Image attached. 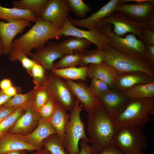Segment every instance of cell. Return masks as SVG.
Wrapping results in <instances>:
<instances>
[{"label": "cell", "mask_w": 154, "mask_h": 154, "mask_svg": "<svg viewBox=\"0 0 154 154\" xmlns=\"http://www.w3.org/2000/svg\"><path fill=\"white\" fill-rule=\"evenodd\" d=\"M55 103L50 97L47 102L41 108L39 113L42 118L49 119L53 113Z\"/></svg>", "instance_id": "cell-38"}, {"label": "cell", "mask_w": 154, "mask_h": 154, "mask_svg": "<svg viewBox=\"0 0 154 154\" xmlns=\"http://www.w3.org/2000/svg\"><path fill=\"white\" fill-rule=\"evenodd\" d=\"M42 147L51 154H67L63 143L56 133L51 135L45 139Z\"/></svg>", "instance_id": "cell-31"}, {"label": "cell", "mask_w": 154, "mask_h": 154, "mask_svg": "<svg viewBox=\"0 0 154 154\" xmlns=\"http://www.w3.org/2000/svg\"><path fill=\"white\" fill-rule=\"evenodd\" d=\"M122 92L130 99L154 98V82L138 84Z\"/></svg>", "instance_id": "cell-28"}, {"label": "cell", "mask_w": 154, "mask_h": 154, "mask_svg": "<svg viewBox=\"0 0 154 154\" xmlns=\"http://www.w3.org/2000/svg\"><path fill=\"white\" fill-rule=\"evenodd\" d=\"M81 57V54L77 52L75 54L65 55L58 62L54 63L52 69L76 67L79 64Z\"/></svg>", "instance_id": "cell-32"}, {"label": "cell", "mask_w": 154, "mask_h": 154, "mask_svg": "<svg viewBox=\"0 0 154 154\" xmlns=\"http://www.w3.org/2000/svg\"><path fill=\"white\" fill-rule=\"evenodd\" d=\"M143 41L146 45H154V31L147 28L145 29L143 31Z\"/></svg>", "instance_id": "cell-40"}, {"label": "cell", "mask_w": 154, "mask_h": 154, "mask_svg": "<svg viewBox=\"0 0 154 154\" xmlns=\"http://www.w3.org/2000/svg\"><path fill=\"white\" fill-rule=\"evenodd\" d=\"M16 109L2 105L0 106V123L12 114Z\"/></svg>", "instance_id": "cell-43"}, {"label": "cell", "mask_w": 154, "mask_h": 154, "mask_svg": "<svg viewBox=\"0 0 154 154\" xmlns=\"http://www.w3.org/2000/svg\"><path fill=\"white\" fill-rule=\"evenodd\" d=\"M12 85L11 81L8 79L2 80L0 82V88L1 90L4 91Z\"/></svg>", "instance_id": "cell-45"}, {"label": "cell", "mask_w": 154, "mask_h": 154, "mask_svg": "<svg viewBox=\"0 0 154 154\" xmlns=\"http://www.w3.org/2000/svg\"><path fill=\"white\" fill-rule=\"evenodd\" d=\"M88 77L101 80L106 83L110 89H113L118 74L112 66L103 62L88 66Z\"/></svg>", "instance_id": "cell-20"}, {"label": "cell", "mask_w": 154, "mask_h": 154, "mask_svg": "<svg viewBox=\"0 0 154 154\" xmlns=\"http://www.w3.org/2000/svg\"><path fill=\"white\" fill-rule=\"evenodd\" d=\"M18 60L21 63L22 66L29 74L31 71L33 66L36 63L32 59L29 58L27 55L24 54L19 55L16 58V61Z\"/></svg>", "instance_id": "cell-39"}, {"label": "cell", "mask_w": 154, "mask_h": 154, "mask_svg": "<svg viewBox=\"0 0 154 154\" xmlns=\"http://www.w3.org/2000/svg\"><path fill=\"white\" fill-rule=\"evenodd\" d=\"M135 127L117 129L112 144L119 148L124 154H141L149 146L145 133Z\"/></svg>", "instance_id": "cell-6"}, {"label": "cell", "mask_w": 154, "mask_h": 154, "mask_svg": "<svg viewBox=\"0 0 154 154\" xmlns=\"http://www.w3.org/2000/svg\"><path fill=\"white\" fill-rule=\"evenodd\" d=\"M112 25L106 24L99 30L110 38L111 42L109 46L140 60L149 66L147 58V45L144 42L132 33L128 34L125 37L119 36L114 33Z\"/></svg>", "instance_id": "cell-4"}, {"label": "cell", "mask_w": 154, "mask_h": 154, "mask_svg": "<svg viewBox=\"0 0 154 154\" xmlns=\"http://www.w3.org/2000/svg\"><path fill=\"white\" fill-rule=\"evenodd\" d=\"M0 49L3 51V44H2L1 40L0 38Z\"/></svg>", "instance_id": "cell-51"}, {"label": "cell", "mask_w": 154, "mask_h": 154, "mask_svg": "<svg viewBox=\"0 0 154 154\" xmlns=\"http://www.w3.org/2000/svg\"><path fill=\"white\" fill-rule=\"evenodd\" d=\"M63 36H72L86 39L97 46V48L103 50L111 42L110 38L95 27L88 31L83 30L73 25L66 20L60 30Z\"/></svg>", "instance_id": "cell-10"}, {"label": "cell", "mask_w": 154, "mask_h": 154, "mask_svg": "<svg viewBox=\"0 0 154 154\" xmlns=\"http://www.w3.org/2000/svg\"><path fill=\"white\" fill-rule=\"evenodd\" d=\"M36 92L34 98L33 106L38 112L41 108L47 102L50 98L48 92L42 86L39 87H35Z\"/></svg>", "instance_id": "cell-36"}, {"label": "cell", "mask_w": 154, "mask_h": 154, "mask_svg": "<svg viewBox=\"0 0 154 154\" xmlns=\"http://www.w3.org/2000/svg\"><path fill=\"white\" fill-rule=\"evenodd\" d=\"M147 58L149 66L154 70V45H147Z\"/></svg>", "instance_id": "cell-41"}, {"label": "cell", "mask_w": 154, "mask_h": 154, "mask_svg": "<svg viewBox=\"0 0 154 154\" xmlns=\"http://www.w3.org/2000/svg\"><path fill=\"white\" fill-rule=\"evenodd\" d=\"M42 118L33 105L26 110L17 120L7 133L24 135L31 132Z\"/></svg>", "instance_id": "cell-16"}, {"label": "cell", "mask_w": 154, "mask_h": 154, "mask_svg": "<svg viewBox=\"0 0 154 154\" xmlns=\"http://www.w3.org/2000/svg\"><path fill=\"white\" fill-rule=\"evenodd\" d=\"M70 11L76 16L84 19L86 14L91 11L89 6L82 0H66Z\"/></svg>", "instance_id": "cell-33"}, {"label": "cell", "mask_w": 154, "mask_h": 154, "mask_svg": "<svg viewBox=\"0 0 154 154\" xmlns=\"http://www.w3.org/2000/svg\"><path fill=\"white\" fill-rule=\"evenodd\" d=\"M29 154H51L47 150L42 148L35 151V152Z\"/></svg>", "instance_id": "cell-50"}, {"label": "cell", "mask_w": 154, "mask_h": 154, "mask_svg": "<svg viewBox=\"0 0 154 154\" xmlns=\"http://www.w3.org/2000/svg\"><path fill=\"white\" fill-rule=\"evenodd\" d=\"M31 22L25 19L7 23L0 21V38L3 44L4 54H10L14 37L18 34H22L26 27L31 26Z\"/></svg>", "instance_id": "cell-14"}, {"label": "cell", "mask_w": 154, "mask_h": 154, "mask_svg": "<svg viewBox=\"0 0 154 154\" xmlns=\"http://www.w3.org/2000/svg\"><path fill=\"white\" fill-rule=\"evenodd\" d=\"M70 118V115L57 104L55 103L52 115L48 119L54 128L58 137L63 143L66 125Z\"/></svg>", "instance_id": "cell-23"}, {"label": "cell", "mask_w": 154, "mask_h": 154, "mask_svg": "<svg viewBox=\"0 0 154 154\" xmlns=\"http://www.w3.org/2000/svg\"><path fill=\"white\" fill-rule=\"evenodd\" d=\"M103 50L105 54L104 62L113 67L118 74L141 71L154 77V70L140 60L109 45Z\"/></svg>", "instance_id": "cell-7"}, {"label": "cell", "mask_w": 154, "mask_h": 154, "mask_svg": "<svg viewBox=\"0 0 154 154\" xmlns=\"http://www.w3.org/2000/svg\"><path fill=\"white\" fill-rule=\"evenodd\" d=\"M4 54L3 51L0 49V56H1Z\"/></svg>", "instance_id": "cell-52"}, {"label": "cell", "mask_w": 154, "mask_h": 154, "mask_svg": "<svg viewBox=\"0 0 154 154\" xmlns=\"http://www.w3.org/2000/svg\"><path fill=\"white\" fill-rule=\"evenodd\" d=\"M92 43L83 38L73 37L58 43L60 50L65 55L72 54L74 52L82 53Z\"/></svg>", "instance_id": "cell-25"}, {"label": "cell", "mask_w": 154, "mask_h": 154, "mask_svg": "<svg viewBox=\"0 0 154 154\" xmlns=\"http://www.w3.org/2000/svg\"><path fill=\"white\" fill-rule=\"evenodd\" d=\"M97 154H124L121 150L113 144L106 147Z\"/></svg>", "instance_id": "cell-42"}, {"label": "cell", "mask_w": 154, "mask_h": 154, "mask_svg": "<svg viewBox=\"0 0 154 154\" xmlns=\"http://www.w3.org/2000/svg\"><path fill=\"white\" fill-rule=\"evenodd\" d=\"M48 0H13V7L29 10L39 17Z\"/></svg>", "instance_id": "cell-29"}, {"label": "cell", "mask_w": 154, "mask_h": 154, "mask_svg": "<svg viewBox=\"0 0 154 154\" xmlns=\"http://www.w3.org/2000/svg\"><path fill=\"white\" fill-rule=\"evenodd\" d=\"M36 92L34 88L29 92L24 94H18L11 97L2 105L4 106L12 107L16 109L26 110L33 105L34 98Z\"/></svg>", "instance_id": "cell-27"}, {"label": "cell", "mask_w": 154, "mask_h": 154, "mask_svg": "<svg viewBox=\"0 0 154 154\" xmlns=\"http://www.w3.org/2000/svg\"><path fill=\"white\" fill-rule=\"evenodd\" d=\"M81 54L80 66H87L88 64H98L104 62L105 54L103 50L98 48L86 50Z\"/></svg>", "instance_id": "cell-30"}, {"label": "cell", "mask_w": 154, "mask_h": 154, "mask_svg": "<svg viewBox=\"0 0 154 154\" xmlns=\"http://www.w3.org/2000/svg\"><path fill=\"white\" fill-rule=\"evenodd\" d=\"M46 46L36 49L31 56V59L42 66L48 71L52 69L54 61L65 54L60 48L58 43L48 41Z\"/></svg>", "instance_id": "cell-15"}, {"label": "cell", "mask_w": 154, "mask_h": 154, "mask_svg": "<svg viewBox=\"0 0 154 154\" xmlns=\"http://www.w3.org/2000/svg\"><path fill=\"white\" fill-rule=\"evenodd\" d=\"M60 29L39 17L30 29L13 40L9 60L15 61L17 57L22 54L31 56L33 54L31 52L33 48L36 49L43 47L49 39H58L63 37L60 34Z\"/></svg>", "instance_id": "cell-1"}, {"label": "cell", "mask_w": 154, "mask_h": 154, "mask_svg": "<svg viewBox=\"0 0 154 154\" xmlns=\"http://www.w3.org/2000/svg\"><path fill=\"white\" fill-rule=\"evenodd\" d=\"M40 149L28 143L22 135L7 133L0 138V154L16 150L33 151Z\"/></svg>", "instance_id": "cell-22"}, {"label": "cell", "mask_w": 154, "mask_h": 154, "mask_svg": "<svg viewBox=\"0 0 154 154\" xmlns=\"http://www.w3.org/2000/svg\"><path fill=\"white\" fill-rule=\"evenodd\" d=\"M91 79L89 87L93 94L97 97L108 91L110 88L105 82L98 79Z\"/></svg>", "instance_id": "cell-37"}, {"label": "cell", "mask_w": 154, "mask_h": 154, "mask_svg": "<svg viewBox=\"0 0 154 154\" xmlns=\"http://www.w3.org/2000/svg\"><path fill=\"white\" fill-rule=\"evenodd\" d=\"M11 97L6 95L3 91H0V106L4 104L7 102Z\"/></svg>", "instance_id": "cell-47"}, {"label": "cell", "mask_w": 154, "mask_h": 154, "mask_svg": "<svg viewBox=\"0 0 154 154\" xmlns=\"http://www.w3.org/2000/svg\"><path fill=\"white\" fill-rule=\"evenodd\" d=\"M148 23V22H140L133 21L121 12L115 11L96 24L95 27L99 30L102 26L110 24L112 25V31L116 35L123 37L127 33H132L143 41V31L147 28Z\"/></svg>", "instance_id": "cell-8"}, {"label": "cell", "mask_w": 154, "mask_h": 154, "mask_svg": "<svg viewBox=\"0 0 154 154\" xmlns=\"http://www.w3.org/2000/svg\"><path fill=\"white\" fill-rule=\"evenodd\" d=\"M65 80L75 98L82 105L83 108L86 112H88L100 104L98 98L93 94L89 86L81 82Z\"/></svg>", "instance_id": "cell-17"}, {"label": "cell", "mask_w": 154, "mask_h": 154, "mask_svg": "<svg viewBox=\"0 0 154 154\" xmlns=\"http://www.w3.org/2000/svg\"><path fill=\"white\" fill-rule=\"evenodd\" d=\"M98 98L113 120L124 110L130 100L123 92L115 89H110Z\"/></svg>", "instance_id": "cell-13"}, {"label": "cell", "mask_w": 154, "mask_h": 154, "mask_svg": "<svg viewBox=\"0 0 154 154\" xmlns=\"http://www.w3.org/2000/svg\"><path fill=\"white\" fill-rule=\"evenodd\" d=\"M1 91V90H0V91Z\"/></svg>", "instance_id": "cell-54"}, {"label": "cell", "mask_w": 154, "mask_h": 154, "mask_svg": "<svg viewBox=\"0 0 154 154\" xmlns=\"http://www.w3.org/2000/svg\"><path fill=\"white\" fill-rule=\"evenodd\" d=\"M147 29L154 31V16L152 17L148 22Z\"/></svg>", "instance_id": "cell-49"}, {"label": "cell", "mask_w": 154, "mask_h": 154, "mask_svg": "<svg viewBox=\"0 0 154 154\" xmlns=\"http://www.w3.org/2000/svg\"><path fill=\"white\" fill-rule=\"evenodd\" d=\"M70 11L66 0H48L39 17L61 29L69 17Z\"/></svg>", "instance_id": "cell-11"}, {"label": "cell", "mask_w": 154, "mask_h": 154, "mask_svg": "<svg viewBox=\"0 0 154 154\" xmlns=\"http://www.w3.org/2000/svg\"><path fill=\"white\" fill-rule=\"evenodd\" d=\"M115 11L121 12L133 21L147 22L154 16V0H147L142 3L135 4H118Z\"/></svg>", "instance_id": "cell-12"}, {"label": "cell", "mask_w": 154, "mask_h": 154, "mask_svg": "<svg viewBox=\"0 0 154 154\" xmlns=\"http://www.w3.org/2000/svg\"><path fill=\"white\" fill-rule=\"evenodd\" d=\"M154 112V98L130 99L126 107L113 120L117 129L135 127L142 129L153 121L150 117Z\"/></svg>", "instance_id": "cell-3"}, {"label": "cell", "mask_w": 154, "mask_h": 154, "mask_svg": "<svg viewBox=\"0 0 154 154\" xmlns=\"http://www.w3.org/2000/svg\"><path fill=\"white\" fill-rule=\"evenodd\" d=\"M154 82V77L141 71L118 74L114 88L123 91L135 85Z\"/></svg>", "instance_id": "cell-19"}, {"label": "cell", "mask_w": 154, "mask_h": 154, "mask_svg": "<svg viewBox=\"0 0 154 154\" xmlns=\"http://www.w3.org/2000/svg\"><path fill=\"white\" fill-rule=\"evenodd\" d=\"M143 154V153H142V154Z\"/></svg>", "instance_id": "cell-53"}, {"label": "cell", "mask_w": 154, "mask_h": 154, "mask_svg": "<svg viewBox=\"0 0 154 154\" xmlns=\"http://www.w3.org/2000/svg\"><path fill=\"white\" fill-rule=\"evenodd\" d=\"M79 145L80 147L79 154H92L93 149L92 146L90 145L88 143L82 140H80Z\"/></svg>", "instance_id": "cell-44"}, {"label": "cell", "mask_w": 154, "mask_h": 154, "mask_svg": "<svg viewBox=\"0 0 154 154\" xmlns=\"http://www.w3.org/2000/svg\"><path fill=\"white\" fill-rule=\"evenodd\" d=\"M76 99L75 106L70 111V118L65 127L63 144L67 154H79V143L80 140L89 143V139L85 131V124L80 116L83 106Z\"/></svg>", "instance_id": "cell-5"}, {"label": "cell", "mask_w": 154, "mask_h": 154, "mask_svg": "<svg viewBox=\"0 0 154 154\" xmlns=\"http://www.w3.org/2000/svg\"><path fill=\"white\" fill-rule=\"evenodd\" d=\"M48 73L40 64L35 63L33 66L29 74L33 78L35 87L42 86L45 82Z\"/></svg>", "instance_id": "cell-35"}, {"label": "cell", "mask_w": 154, "mask_h": 154, "mask_svg": "<svg viewBox=\"0 0 154 154\" xmlns=\"http://www.w3.org/2000/svg\"><path fill=\"white\" fill-rule=\"evenodd\" d=\"M88 66L52 69L51 72L61 78L72 80H86L88 77Z\"/></svg>", "instance_id": "cell-26"}, {"label": "cell", "mask_w": 154, "mask_h": 154, "mask_svg": "<svg viewBox=\"0 0 154 154\" xmlns=\"http://www.w3.org/2000/svg\"><path fill=\"white\" fill-rule=\"evenodd\" d=\"M7 95L12 97L18 94L17 88L13 86L3 91Z\"/></svg>", "instance_id": "cell-46"}, {"label": "cell", "mask_w": 154, "mask_h": 154, "mask_svg": "<svg viewBox=\"0 0 154 154\" xmlns=\"http://www.w3.org/2000/svg\"><path fill=\"white\" fill-rule=\"evenodd\" d=\"M55 133L56 131L49 120L41 118L35 128L23 137L28 143L41 149L42 148L43 141L50 135Z\"/></svg>", "instance_id": "cell-21"}, {"label": "cell", "mask_w": 154, "mask_h": 154, "mask_svg": "<svg viewBox=\"0 0 154 154\" xmlns=\"http://www.w3.org/2000/svg\"><path fill=\"white\" fill-rule=\"evenodd\" d=\"M42 86L54 102L66 111H70L74 108L76 98L66 82L61 78L51 72L48 73Z\"/></svg>", "instance_id": "cell-9"}, {"label": "cell", "mask_w": 154, "mask_h": 154, "mask_svg": "<svg viewBox=\"0 0 154 154\" xmlns=\"http://www.w3.org/2000/svg\"><path fill=\"white\" fill-rule=\"evenodd\" d=\"M39 18L29 10L13 7L6 8L0 5V21L3 19L9 22L25 19L35 23Z\"/></svg>", "instance_id": "cell-24"}, {"label": "cell", "mask_w": 154, "mask_h": 154, "mask_svg": "<svg viewBox=\"0 0 154 154\" xmlns=\"http://www.w3.org/2000/svg\"><path fill=\"white\" fill-rule=\"evenodd\" d=\"M25 150H19L9 151L3 154H27Z\"/></svg>", "instance_id": "cell-48"}, {"label": "cell", "mask_w": 154, "mask_h": 154, "mask_svg": "<svg viewBox=\"0 0 154 154\" xmlns=\"http://www.w3.org/2000/svg\"><path fill=\"white\" fill-rule=\"evenodd\" d=\"M119 0H111L98 11L88 17L81 19L69 17L68 20L74 26L90 30L95 27V25L110 15L115 11Z\"/></svg>", "instance_id": "cell-18"}, {"label": "cell", "mask_w": 154, "mask_h": 154, "mask_svg": "<svg viewBox=\"0 0 154 154\" xmlns=\"http://www.w3.org/2000/svg\"><path fill=\"white\" fill-rule=\"evenodd\" d=\"M87 131L89 143L93 152L97 154L112 144L117 129L113 120L100 104L88 112Z\"/></svg>", "instance_id": "cell-2"}, {"label": "cell", "mask_w": 154, "mask_h": 154, "mask_svg": "<svg viewBox=\"0 0 154 154\" xmlns=\"http://www.w3.org/2000/svg\"><path fill=\"white\" fill-rule=\"evenodd\" d=\"M26 110L21 109H16L12 114L0 123V138L7 133Z\"/></svg>", "instance_id": "cell-34"}]
</instances>
